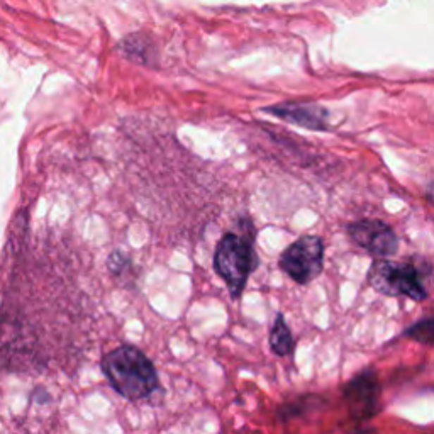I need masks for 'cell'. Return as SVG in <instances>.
Returning <instances> with one entry per match:
<instances>
[{
	"label": "cell",
	"instance_id": "5",
	"mask_svg": "<svg viewBox=\"0 0 434 434\" xmlns=\"http://www.w3.org/2000/svg\"><path fill=\"white\" fill-rule=\"evenodd\" d=\"M348 235L360 248L377 258L394 256L399 249L397 235L389 224L378 219H363L349 224Z\"/></svg>",
	"mask_w": 434,
	"mask_h": 434
},
{
	"label": "cell",
	"instance_id": "3",
	"mask_svg": "<svg viewBox=\"0 0 434 434\" xmlns=\"http://www.w3.org/2000/svg\"><path fill=\"white\" fill-rule=\"evenodd\" d=\"M256 266V254L248 237L228 232L221 237L214 253V268L221 278L228 283L229 292L235 299L244 290L248 277Z\"/></svg>",
	"mask_w": 434,
	"mask_h": 434
},
{
	"label": "cell",
	"instance_id": "9",
	"mask_svg": "<svg viewBox=\"0 0 434 434\" xmlns=\"http://www.w3.org/2000/svg\"><path fill=\"white\" fill-rule=\"evenodd\" d=\"M120 51L137 63H148L151 56V44L144 36H129L120 43Z\"/></svg>",
	"mask_w": 434,
	"mask_h": 434
},
{
	"label": "cell",
	"instance_id": "7",
	"mask_svg": "<svg viewBox=\"0 0 434 434\" xmlns=\"http://www.w3.org/2000/svg\"><path fill=\"white\" fill-rule=\"evenodd\" d=\"M265 112L290 124H295V126L312 129V131H328L329 129L328 108L317 106V104L283 102L278 106L266 107Z\"/></svg>",
	"mask_w": 434,
	"mask_h": 434
},
{
	"label": "cell",
	"instance_id": "6",
	"mask_svg": "<svg viewBox=\"0 0 434 434\" xmlns=\"http://www.w3.org/2000/svg\"><path fill=\"white\" fill-rule=\"evenodd\" d=\"M345 402L354 419H370L380 411V383L373 370H365L345 385Z\"/></svg>",
	"mask_w": 434,
	"mask_h": 434
},
{
	"label": "cell",
	"instance_id": "4",
	"mask_svg": "<svg viewBox=\"0 0 434 434\" xmlns=\"http://www.w3.org/2000/svg\"><path fill=\"white\" fill-rule=\"evenodd\" d=\"M324 266V244L319 236H302L280 256V268L299 285L317 278Z\"/></svg>",
	"mask_w": 434,
	"mask_h": 434
},
{
	"label": "cell",
	"instance_id": "8",
	"mask_svg": "<svg viewBox=\"0 0 434 434\" xmlns=\"http://www.w3.org/2000/svg\"><path fill=\"white\" fill-rule=\"evenodd\" d=\"M270 346L278 356H287L294 349V336H292L289 326H287L282 314L277 316L273 328L270 331Z\"/></svg>",
	"mask_w": 434,
	"mask_h": 434
},
{
	"label": "cell",
	"instance_id": "1",
	"mask_svg": "<svg viewBox=\"0 0 434 434\" xmlns=\"http://www.w3.org/2000/svg\"><path fill=\"white\" fill-rule=\"evenodd\" d=\"M112 389L129 400L148 397L158 387V373L148 356L135 346H119L100 361Z\"/></svg>",
	"mask_w": 434,
	"mask_h": 434
},
{
	"label": "cell",
	"instance_id": "11",
	"mask_svg": "<svg viewBox=\"0 0 434 434\" xmlns=\"http://www.w3.org/2000/svg\"><path fill=\"white\" fill-rule=\"evenodd\" d=\"M426 197H428L429 204H431V206H434V182L429 183L428 192H426Z\"/></svg>",
	"mask_w": 434,
	"mask_h": 434
},
{
	"label": "cell",
	"instance_id": "2",
	"mask_svg": "<svg viewBox=\"0 0 434 434\" xmlns=\"http://www.w3.org/2000/svg\"><path fill=\"white\" fill-rule=\"evenodd\" d=\"M429 271L431 268L424 260L390 261L378 258L371 265L368 282L380 294L390 297H407L419 302L428 297L424 278Z\"/></svg>",
	"mask_w": 434,
	"mask_h": 434
},
{
	"label": "cell",
	"instance_id": "10",
	"mask_svg": "<svg viewBox=\"0 0 434 434\" xmlns=\"http://www.w3.org/2000/svg\"><path fill=\"white\" fill-rule=\"evenodd\" d=\"M406 336L423 345H434V316L417 321L406 329Z\"/></svg>",
	"mask_w": 434,
	"mask_h": 434
}]
</instances>
